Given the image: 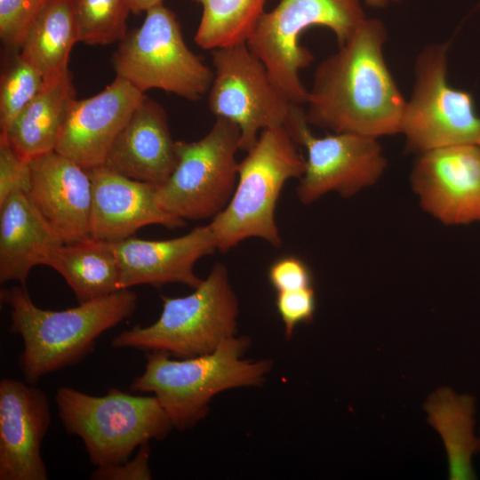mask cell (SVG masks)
<instances>
[{"label":"cell","mask_w":480,"mask_h":480,"mask_svg":"<svg viewBox=\"0 0 480 480\" xmlns=\"http://www.w3.org/2000/svg\"><path fill=\"white\" fill-rule=\"evenodd\" d=\"M387 38L383 22L366 18L316 66L305 105L310 125L375 139L400 133L406 100L384 57Z\"/></svg>","instance_id":"1"},{"label":"cell","mask_w":480,"mask_h":480,"mask_svg":"<svg viewBox=\"0 0 480 480\" xmlns=\"http://www.w3.org/2000/svg\"><path fill=\"white\" fill-rule=\"evenodd\" d=\"M0 298L10 308V331L23 340L20 368L31 384L80 362L97 338L130 317L137 305V295L129 289L58 311L38 308L24 286L3 288Z\"/></svg>","instance_id":"2"},{"label":"cell","mask_w":480,"mask_h":480,"mask_svg":"<svg viewBox=\"0 0 480 480\" xmlns=\"http://www.w3.org/2000/svg\"><path fill=\"white\" fill-rule=\"evenodd\" d=\"M250 345L248 337L234 336L211 353L181 360L164 351H148L145 370L130 389L154 393L173 428H190L205 417L217 394L264 382L272 362L244 358Z\"/></svg>","instance_id":"3"},{"label":"cell","mask_w":480,"mask_h":480,"mask_svg":"<svg viewBox=\"0 0 480 480\" xmlns=\"http://www.w3.org/2000/svg\"><path fill=\"white\" fill-rule=\"evenodd\" d=\"M284 128L263 130L238 164L236 188L226 208L210 222L217 250L227 252L250 237L280 247L276 207L287 180L302 176L306 159Z\"/></svg>","instance_id":"4"},{"label":"cell","mask_w":480,"mask_h":480,"mask_svg":"<svg viewBox=\"0 0 480 480\" xmlns=\"http://www.w3.org/2000/svg\"><path fill=\"white\" fill-rule=\"evenodd\" d=\"M162 312L155 323L120 332L111 346L188 358L211 353L236 336L239 302L222 263H216L190 294L162 296Z\"/></svg>","instance_id":"5"},{"label":"cell","mask_w":480,"mask_h":480,"mask_svg":"<svg viewBox=\"0 0 480 480\" xmlns=\"http://www.w3.org/2000/svg\"><path fill=\"white\" fill-rule=\"evenodd\" d=\"M55 401L65 429L82 439L96 467L127 460L136 448L164 439L173 428L155 396L112 388L105 396H94L61 387Z\"/></svg>","instance_id":"6"},{"label":"cell","mask_w":480,"mask_h":480,"mask_svg":"<svg viewBox=\"0 0 480 480\" xmlns=\"http://www.w3.org/2000/svg\"><path fill=\"white\" fill-rule=\"evenodd\" d=\"M366 18L359 0H280L263 12L246 44L288 100L305 106L308 90L300 74L314 57L300 43L301 35L312 27L327 28L340 46Z\"/></svg>","instance_id":"7"},{"label":"cell","mask_w":480,"mask_h":480,"mask_svg":"<svg viewBox=\"0 0 480 480\" xmlns=\"http://www.w3.org/2000/svg\"><path fill=\"white\" fill-rule=\"evenodd\" d=\"M112 65L116 76L143 93L158 89L192 101L209 92L214 76L187 46L175 13L163 4L148 9L140 27L119 42Z\"/></svg>","instance_id":"8"},{"label":"cell","mask_w":480,"mask_h":480,"mask_svg":"<svg viewBox=\"0 0 480 480\" xmlns=\"http://www.w3.org/2000/svg\"><path fill=\"white\" fill-rule=\"evenodd\" d=\"M241 132L238 126L216 117L209 132L196 141H176L177 164L157 187L156 200L167 212L182 220L218 216L236 186Z\"/></svg>","instance_id":"9"},{"label":"cell","mask_w":480,"mask_h":480,"mask_svg":"<svg viewBox=\"0 0 480 480\" xmlns=\"http://www.w3.org/2000/svg\"><path fill=\"white\" fill-rule=\"evenodd\" d=\"M448 49L446 43L428 44L415 60L414 84L405 100L400 133L406 149L419 155L480 140V116L472 95L448 81Z\"/></svg>","instance_id":"10"},{"label":"cell","mask_w":480,"mask_h":480,"mask_svg":"<svg viewBox=\"0 0 480 480\" xmlns=\"http://www.w3.org/2000/svg\"><path fill=\"white\" fill-rule=\"evenodd\" d=\"M212 60L208 107L216 117L238 126L240 150H250L263 130L284 128L295 104L275 84L246 42L212 50Z\"/></svg>","instance_id":"11"},{"label":"cell","mask_w":480,"mask_h":480,"mask_svg":"<svg viewBox=\"0 0 480 480\" xmlns=\"http://www.w3.org/2000/svg\"><path fill=\"white\" fill-rule=\"evenodd\" d=\"M309 125L305 108L295 106L284 126L307 151L305 171L296 188L303 204L330 192L350 197L382 176L387 159L378 139L347 132L316 137Z\"/></svg>","instance_id":"12"},{"label":"cell","mask_w":480,"mask_h":480,"mask_svg":"<svg viewBox=\"0 0 480 480\" xmlns=\"http://www.w3.org/2000/svg\"><path fill=\"white\" fill-rule=\"evenodd\" d=\"M411 185L422 208L444 224L480 221V146L455 145L420 154Z\"/></svg>","instance_id":"13"},{"label":"cell","mask_w":480,"mask_h":480,"mask_svg":"<svg viewBox=\"0 0 480 480\" xmlns=\"http://www.w3.org/2000/svg\"><path fill=\"white\" fill-rule=\"evenodd\" d=\"M145 96L116 76L100 92L83 100L74 98L55 151L87 170L104 165L115 140Z\"/></svg>","instance_id":"14"},{"label":"cell","mask_w":480,"mask_h":480,"mask_svg":"<svg viewBox=\"0 0 480 480\" xmlns=\"http://www.w3.org/2000/svg\"><path fill=\"white\" fill-rule=\"evenodd\" d=\"M51 423L46 394L28 382L0 381V480H47L41 444Z\"/></svg>","instance_id":"15"},{"label":"cell","mask_w":480,"mask_h":480,"mask_svg":"<svg viewBox=\"0 0 480 480\" xmlns=\"http://www.w3.org/2000/svg\"><path fill=\"white\" fill-rule=\"evenodd\" d=\"M111 244L119 266L121 290L140 284L159 288L168 284L195 289L202 282L194 272L196 262L217 250L210 223L171 239L129 237Z\"/></svg>","instance_id":"16"},{"label":"cell","mask_w":480,"mask_h":480,"mask_svg":"<svg viewBox=\"0 0 480 480\" xmlns=\"http://www.w3.org/2000/svg\"><path fill=\"white\" fill-rule=\"evenodd\" d=\"M88 172L92 187V238L116 243L132 237L145 226L177 228L186 224L159 205L158 186L128 178L104 165Z\"/></svg>","instance_id":"17"},{"label":"cell","mask_w":480,"mask_h":480,"mask_svg":"<svg viewBox=\"0 0 480 480\" xmlns=\"http://www.w3.org/2000/svg\"><path fill=\"white\" fill-rule=\"evenodd\" d=\"M28 196L64 244L90 238L92 202L87 169L52 151L29 161Z\"/></svg>","instance_id":"18"},{"label":"cell","mask_w":480,"mask_h":480,"mask_svg":"<svg viewBox=\"0 0 480 480\" xmlns=\"http://www.w3.org/2000/svg\"><path fill=\"white\" fill-rule=\"evenodd\" d=\"M175 144L164 108L145 96L115 140L104 166L159 187L176 166Z\"/></svg>","instance_id":"19"},{"label":"cell","mask_w":480,"mask_h":480,"mask_svg":"<svg viewBox=\"0 0 480 480\" xmlns=\"http://www.w3.org/2000/svg\"><path fill=\"white\" fill-rule=\"evenodd\" d=\"M62 244L27 193H14L0 204L1 283L19 281L25 286L30 270Z\"/></svg>","instance_id":"20"},{"label":"cell","mask_w":480,"mask_h":480,"mask_svg":"<svg viewBox=\"0 0 480 480\" xmlns=\"http://www.w3.org/2000/svg\"><path fill=\"white\" fill-rule=\"evenodd\" d=\"M41 265L56 270L79 303L120 291V273L111 243L88 238L50 249Z\"/></svg>","instance_id":"21"},{"label":"cell","mask_w":480,"mask_h":480,"mask_svg":"<svg viewBox=\"0 0 480 480\" xmlns=\"http://www.w3.org/2000/svg\"><path fill=\"white\" fill-rule=\"evenodd\" d=\"M75 95L70 71L44 83L42 90L10 129L0 135L4 136L14 151L27 161L54 151L67 108Z\"/></svg>","instance_id":"22"},{"label":"cell","mask_w":480,"mask_h":480,"mask_svg":"<svg viewBox=\"0 0 480 480\" xmlns=\"http://www.w3.org/2000/svg\"><path fill=\"white\" fill-rule=\"evenodd\" d=\"M425 409L428 422L439 433L445 446L449 478L476 479L472 459L478 452L479 441L475 435V397L459 395L444 387L429 396Z\"/></svg>","instance_id":"23"},{"label":"cell","mask_w":480,"mask_h":480,"mask_svg":"<svg viewBox=\"0 0 480 480\" xmlns=\"http://www.w3.org/2000/svg\"><path fill=\"white\" fill-rule=\"evenodd\" d=\"M78 43L71 0H48L30 28L21 55L42 75L44 83L69 71V55Z\"/></svg>","instance_id":"24"},{"label":"cell","mask_w":480,"mask_h":480,"mask_svg":"<svg viewBox=\"0 0 480 480\" xmlns=\"http://www.w3.org/2000/svg\"><path fill=\"white\" fill-rule=\"evenodd\" d=\"M202 5L194 40L205 50L246 42L268 0H192Z\"/></svg>","instance_id":"25"},{"label":"cell","mask_w":480,"mask_h":480,"mask_svg":"<svg viewBox=\"0 0 480 480\" xmlns=\"http://www.w3.org/2000/svg\"><path fill=\"white\" fill-rule=\"evenodd\" d=\"M78 42L108 45L127 35L128 0H71Z\"/></svg>","instance_id":"26"},{"label":"cell","mask_w":480,"mask_h":480,"mask_svg":"<svg viewBox=\"0 0 480 480\" xmlns=\"http://www.w3.org/2000/svg\"><path fill=\"white\" fill-rule=\"evenodd\" d=\"M43 86L44 78L39 71L20 52H14L1 73L0 133L10 129Z\"/></svg>","instance_id":"27"},{"label":"cell","mask_w":480,"mask_h":480,"mask_svg":"<svg viewBox=\"0 0 480 480\" xmlns=\"http://www.w3.org/2000/svg\"><path fill=\"white\" fill-rule=\"evenodd\" d=\"M48 0H0V38L12 52H20L25 38Z\"/></svg>","instance_id":"28"},{"label":"cell","mask_w":480,"mask_h":480,"mask_svg":"<svg viewBox=\"0 0 480 480\" xmlns=\"http://www.w3.org/2000/svg\"><path fill=\"white\" fill-rule=\"evenodd\" d=\"M30 180L29 161L20 157L0 135V204L14 193L28 194Z\"/></svg>","instance_id":"29"},{"label":"cell","mask_w":480,"mask_h":480,"mask_svg":"<svg viewBox=\"0 0 480 480\" xmlns=\"http://www.w3.org/2000/svg\"><path fill=\"white\" fill-rule=\"evenodd\" d=\"M276 310L284 324L287 339L294 328L301 323H309L316 309V296L313 287L276 292Z\"/></svg>","instance_id":"30"},{"label":"cell","mask_w":480,"mask_h":480,"mask_svg":"<svg viewBox=\"0 0 480 480\" xmlns=\"http://www.w3.org/2000/svg\"><path fill=\"white\" fill-rule=\"evenodd\" d=\"M268 279L276 292L312 286V274L304 260L293 255L283 256L269 266Z\"/></svg>","instance_id":"31"},{"label":"cell","mask_w":480,"mask_h":480,"mask_svg":"<svg viewBox=\"0 0 480 480\" xmlns=\"http://www.w3.org/2000/svg\"><path fill=\"white\" fill-rule=\"evenodd\" d=\"M149 443L140 446L132 459L118 464L96 467L91 479L94 480H149L152 478L149 468Z\"/></svg>","instance_id":"32"},{"label":"cell","mask_w":480,"mask_h":480,"mask_svg":"<svg viewBox=\"0 0 480 480\" xmlns=\"http://www.w3.org/2000/svg\"><path fill=\"white\" fill-rule=\"evenodd\" d=\"M164 0H128L131 12L133 13H140L147 12L148 9L163 4Z\"/></svg>","instance_id":"33"},{"label":"cell","mask_w":480,"mask_h":480,"mask_svg":"<svg viewBox=\"0 0 480 480\" xmlns=\"http://www.w3.org/2000/svg\"><path fill=\"white\" fill-rule=\"evenodd\" d=\"M400 0H364L366 4L372 7H385L390 4L396 3Z\"/></svg>","instance_id":"34"},{"label":"cell","mask_w":480,"mask_h":480,"mask_svg":"<svg viewBox=\"0 0 480 480\" xmlns=\"http://www.w3.org/2000/svg\"><path fill=\"white\" fill-rule=\"evenodd\" d=\"M478 441H479V448H478V452H480V436L478 437Z\"/></svg>","instance_id":"35"},{"label":"cell","mask_w":480,"mask_h":480,"mask_svg":"<svg viewBox=\"0 0 480 480\" xmlns=\"http://www.w3.org/2000/svg\"><path fill=\"white\" fill-rule=\"evenodd\" d=\"M477 145H479V146H480V140H479V142H478V144H477Z\"/></svg>","instance_id":"36"}]
</instances>
